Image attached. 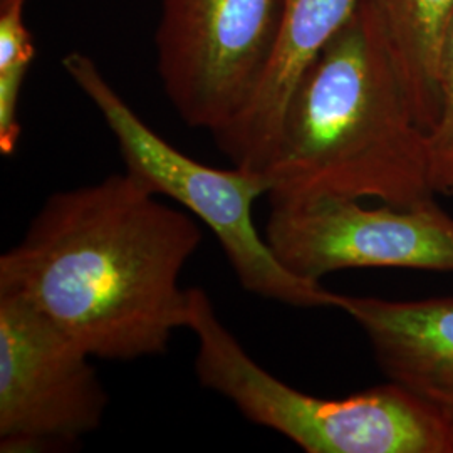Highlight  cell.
Returning a JSON list of instances; mask_svg holds the SVG:
<instances>
[{
  "label": "cell",
  "mask_w": 453,
  "mask_h": 453,
  "mask_svg": "<svg viewBox=\"0 0 453 453\" xmlns=\"http://www.w3.org/2000/svg\"><path fill=\"white\" fill-rule=\"evenodd\" d=\"M194 219L128 172L49 195L0 257V292L26 299L93 357L165 355L190 323L181 274L202 243Z\"/></svg>",
  "instance_id": "obj_1"
},
{
  "label": "cell",
  "mask_w": 453,
  "mask_h": 453,
  "mask_svg": "<svg viewBox=\"0 0 453 453\" xmlns=\"http://www.w3.org/2000/svg\"><path fill=\"white\" fill-rule=\"evenodd\" d=\"M264 177L269 200L344 196L411 207L435 198L428 133L359 7L296 88Z\"/></svg>",
  "instance_id": "obj_2"
},
{
  "label": "cell",
  "mask_w": 453,
  "mask_h": 453,
  "mask_svg": "<svg viewBox=\"0 0 453 453\" xmlns=\"http://www.w3.org/2000/svg\"><path fill=\"white\" fill-rule=\"evenodd\" d=\"M195 372L259 426L308 453H453L450 415L387 383L340 400L292 388L262 368L226 329L209 294L190 288Z\"/></svg>",
  "instance_id": "obj_3"
},
{
  "label": "cell",
  "mask_w": 453,
  "mask_h": 453,
  "mask_svg": "<svg viewBox=\"0 0 453 453\" xmlns=\"http://www.w3.org/2000/svg\"><path fill=\"white\" fill-rule=\"evenodd\" d=\"M63 67L113 133L127 172L211 228L245 291L294 308L338 309L341 294L292 274L257 230L254 205L269 194L264 173L213 168L187 157L133 111L86 54L69 52Z\"/></svg>",
  "instance_id": "obj_4"
},
{
  "label": "cell",
  "mask_w": 453,
  "mask_h": 453,
  "mask_svg": "<svg viewBox=\"0 0 453 453\" xmlns=\"http://www.w3.org/2000/svg\"><path fill=\"white\" fill-rule=\"evenodd\" d=\"M91 355L26 299L0 292V452L73 450L108 393Z\"/></svg>",
  "instance_id": "obj_5"
},
{
  "label": "cell",
  "mask_w": 453,
  "mask_h": 453,
  "mask_svg": "<svg viewBox=\"0 0 453 453\" xmlns=\"http://www.w3.org/2000/svg\"><path fill=\"white\" fill-rule=\"evenodd\" d=\"M284 0H165L157 33L163 88L192 128L219 134L256 93Z\"/></svg>",
  "instance_id": "obj_6"
},
{
  "label": "cell",
  "mask_w": 453,
  "mask_h": 453,
  "mask_svg": "<svg viewBox=\"0 0 453 453\" xmlns=\"http://www.w3.org/2000/svg\"><path fill=\"white\" fill-rule=\"evenodd\" d=\"M264 237L292 274L321 282L346 269L453 273V217L435 198L366 209L357 198H274Z\"/></svg>",
  "instance_id": "obj_7"
},
{
  "label": "cell",
  "mask_w": 453,
  "mask_h": 453,
  "mask_svg": "<svg viewBox=\"0 0 453 453\" xmlns=\"http://www.w3.org/2000/svg\"><path fill=\"white\" fill-rule=\"evenodd\" d=\"M357 4L359 0H284L274 49L256 93L242 113L213 136L235 166L264 173L296 88L355 16Z\"/></svg>",
  "instance_id": "obj_8"
},
{
  "label": "cell",
  "mask_w": 453,
  "mask_h": 453,
  "mask_svg": "<svg viewBox=\"0 0 453 453\" xmlns=\"http://www.w3.org/2000/svg\"><path fill=\"white\" fill-rule=\"evenodd\" d=\"M338 309L365 331L389 383L453 417V297L389 301L341 294Z\"/></svg>",
  "instance_id": "obj_9"
},
{
  "label": "cell",
  "mask_w": 453,
  "mask_h": 453,
  "mask_svg": "<svg viewBox=\"0 0 453 453\" xmlns=\"http://www.w3.org/2000/svg\"><path fill=\"white\" fill-rule=\"evenodd\" d=\"M387 44L423 130L434 128L440 110L441 59L453 26V0H359Z\"/></svg>",
  "instance_id": "obj_10"
},
{
  "label": "cell",
  "mask_w": 453,
  "mask_h": 453,
  "mask_svg": "<svg viewBox=\"0 0 453 453\" xmlns=\"http://www.w3.org/2000/svg\"><path fill=\"white\" fill-rule=\"evenodd\" d=\"M24 0L0 2V151L12 155L20 138L19 103L35 56L24 22Z\"/></svg>",
  "instance_id": "obj_11"
},
{
  "label": "cell",
  "mask_w": 453,
  "mask_h": 453,
  "mask_svg": "<svg viewBox=\"0 0 453 453\" xmlns=\"http://www.w3.org/2000/svg\"><path fill=\"white\" fill-rule=\"evenodd\" d=\"M428 150L435 194L453 196V26L443 48L440 110L428 131Z\"/></svg>",
  "instance_id": "obj_12"
},
{
  "label": "cell",
  "mask_w": 453,
  "mask_h": 453,
  "mask_svg": "<svg viewBox=\"0 0 453 453\" xmlns=\"http://www.w3.org/2000/svg\"><path fill=\"white\" fill-rule=\"evenodd\" d=\"M0 2H7V0H0Z\"/></svg>",
  "instance_id": "obj_13"
},
{
  "label": "cell",
  "mask_w": 453,
  "mask_h": 453,
  "mask_svg": "<svg viewBox=\"0 0 453 453\" xmlns=\"http://www.w3.org/2000/svg\"><path fill=\"white\" fill-rule=\"evenodd\" d=\"M452 421H453V417H452Z\"/></svg>",
  "instance_id": "obj_14"
}]
</instances>
